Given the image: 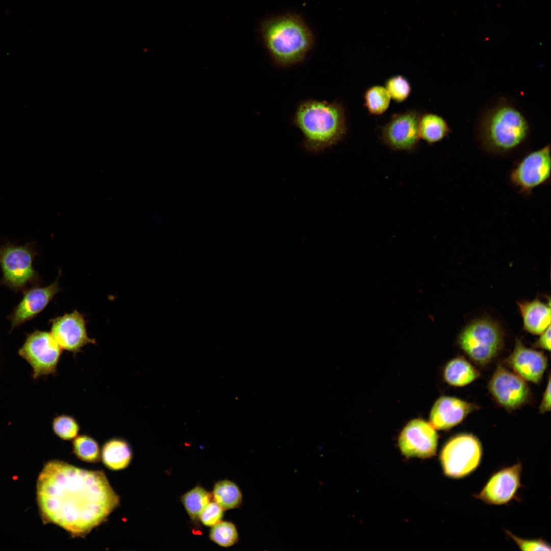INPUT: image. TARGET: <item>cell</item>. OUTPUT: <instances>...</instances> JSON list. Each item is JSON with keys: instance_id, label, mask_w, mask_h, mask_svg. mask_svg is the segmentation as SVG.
I'll list each match as a JSON object with an SVG mask.
<instances>
[{"instance_id": "obj_1", "label": "cell", "mask_w": 551, "mask_h": 551, "mask_svg": "<svg viewBox=\"0 0 551 551\" xmlns=\"http://www.w3.org/2000/svg\"><path fill=\"white\" fill-rule=\"evenodd\" d=\"M36 496L42 522L61 527L72 538H84L106 522L120 504L103 470L57 460L44 465L37 480Z\"/></svg>"}, {"instance_id": "obj_2", "label": "cell", "mask_w": 551, "mask_h": 551, "mask_svg": "<svg viewBox=\"0 0 551 551\" xmlns=\"http://www.w3.org/2000/svg\"><path fill=\"white\" fill-rule=\"evenodd\" d=\"M473 131L475 140L483 151L506 157L527 144L531 127L518 104L502 95L492 98L480 111Z\"/></svg>"}, {"instance_id": "obj_3", "label": "cell", "mask_w": 551, "mask_h": 551, "mask_svg": "<svg viewBox=\"0 0 551 551\" xmlns=\"http://www.w3.org/2000/svg\"><path fill=\"white\" fill-rule=\"evenodd\" d=\"M293 119L303 135L305 148L313 154L337 144L347 130L344 108L336 102L304 101L297 107Z\"/></svg>"}, {"instance_id": "obj_4", "label": "cell", "mask_w": 551, "mask_h": 551, "mask_svg": "<svg viewBox=\"0 0 551 551\" xmlns=\"http://www.w3.org/2000/svg\"><path fill=\"white\" fill-rule=\"evenodd\" d=\"M261 35L276 64L288 67L302 62L313 47V34L298 16L285 14L264 21Z\"/></svg>"}, {"instance_id": "obj_5", "label": "cell", "mask_w": 551, "mask_h": 551, "mask_svg": "<svg viewBox=\"0 0 551 551\" xmlns=\"http://www.w3.org/2000/svg\"><path fill=\"white\" fill-rule=\"evenodd\" d=\"M458 343L464 353L474 362L486 365L497 354L502 347L503 335L498 325L487 318L476 319L461 331Z\"/></svg>"}, {"instance_id": "obj_6", "label": "cell", "mask_w": 551, "mask_h": 551, "mask_svg": "<svg viewBox=\"0 0 551 551\" xmlns=\"http://www.w3.org/2000/svg\"><path fill=\"white\" fill-rule=\"evenodd\" d=\"M482 447L479 440L471 434H460L452 437L444 445L440 461L445 475L453 479L464 478L479 465Z\"/></svg>"}, {"instance_id": "obj_7", "label": "cell", "mask_w": 551, "mask_h": 551, "mask_svg": "<svg viewBox=\"0 0 551 551\" xmlns=\"http://www.w3.org/2000/svg\"><path fill=\"white\" fill-rule=\"evenodd\" d=\"M551 177L550 144L524 155L511 170L509 180L519 193L530 195L533 190L546 184Z\"/></svg>"}, {"instance_id": "obj_8", "label": "cell", "mask_w": 551, "mask_h": 551, "mask_svg": "<svg viewBox=\"0 0 551 551\" xmlns=\"http://www.w3.org/2000/svg\"><path fill=\"white\" fill-rule=\"evenodd\" d=\"M62 350L51 333L35 331L27 336L18 354L31 366L35 380L56 374Z\"/></svg>"}, {"instance_id": "obj_9", "label": "cell", "mask_w": 551, "mask_h": 551, "mask_svg": "<svg viewBox=\"0 0 551 551\" xmlns=\"http://www.w3.org/2000/svg\"><path fill=\"white\" fill-rule=\"evenodd\" d=\"M35 255L33 243L17 245L7 242L1 245L0 265L4 283L21 289L35 281L37 278L33 266Z\"/></svg>"}, {"instance_id": "obj_10", "label": "cell", "mask_w": 551, "mask_h": 551, "mask_svg": "<svg viewBox=\"0 0 551 551\" xmlns=\"http://www.w3.org/2000/svg\"><path fill=\"white\" fill-rule=\"evenodd\" d=\"M421 113L416 109L394 113L382 128L381 139L391 149L412 152L418 147Z\"/></svg>"}, {"instance_id": "obj_11", "label": "cell", "mask_w": 551, "mask_h": 551, "mask_svg": "<svg viewBox=\"0 0 551 551\" xmlns=\"http://www.w3.org/2000/svg\"><path fill=\"white\" fill-rule=\"evenodd\" d=\"M438 438L435 429L430 423L417 418L405 426L399 435L398 444L406 457L427 458L435 454Z\"/></svg>"}, {"instance_id": "obj_12", "label": "cell", "mask_w": 551, "mask_h": 551, "mask_svg": "<svg viewBox=\"0 0 551 551\" xmlns=\"http://www.w3.org/2000/svg\"><path fill=\"white\" fill-rule=\"evenodd\" d=\"M522 464L519 462L500 469L490 477L482 490L474 495L475 497L489 505L509 503L515 498L522 486Z\"/></svg>"}, {"instance_id": "obj_13", "label": "cell", "mask_w": 551, "mask_h": 551, "mask_svg": "<svg viewBox=\"0 0 551 551\" xmlns=\"http://www.w3.org/2000/svg\"><path fill=\"white\" fill-rule=\"evenodd\" d=\"M489 389L496 402L510 410L526 403L530 394L525 380L501 366H497L491 378Z\"/></svg>"}, {"instance_id": "obj_14", "label": "cell", "mask_w": 551, "mask_h": 551, "mask_svg": "<svg viewBox=\"0 0 551 551\" xmlns=\"http://www.w3.org/2000/svg\"><path fill=\"white\" fill-rule=\"evenodd\" d=\"M51 334L63 350L76 355L89 344H96L89 337L83 315L74 310L52 319Z\"/></svg>"}, {"instance_id": "obj_15", "label": "cell", "mask_w": 551, "mask_h": 551, "mask_svg": "<svg viewBox=\"0 0 551 551\" xmlns=\"http://www.w3.org/2000/svg\"><path fill=\"white\" fill-rule=\"evenodd\" d=\"M508 363L524 380L537 384L541 380L547 367V360L542 353L526 347L517 339Z\"/></svg>"}, {"instance_id": "obj_16", "label": "cell", "mask_w": 551, "mask_h": 551, "mask_svg": "<svg viewBox=\"0 0 551 551\" xmlns=\"http://www.w3.org/2000/svg\"><path fill=\"white\" fill-rule=\"evenodd\" d=\"M476 407L459 398L443 396L434 403L430 414V423L435 429L446 430L461 422Z\"/></svg>"}, {"instance_id": "obj_17", "label": "cell", "mask_w": 551, "mask_h": 551, "mask_svg": "<svg viewBox=\"0 0 551 551\" xmlns=\"http://www.w3.org/2000/svg\"><path fill=\"white\" fill-rule=\"evenodd\" d=\"M58 279L47 286L35 287L25 293L9 316L12 329L32 319L47 306L60 291Z\"/></svg>"}, {"instance_id": "obj_18", "label": "cell", "mask_w": 551, "mask_h": 551, "mask_svg": "<svg viewBox=\"0 0 551 551\" xmlns=\"http://www.w3.org/2000/svg\"><path fill=\"white\" fill-rule=\"evenodd\" d=\"M522 317L523 329L533 335H540L550 325V301L538 298L517 303Z\"/></svg>"}, {"instance_id": "obj_19", "label": "cell", "mask_w": 551, "mask_h": 551, "mask_svg": "<svg viewBox=\"0 0 551 551\" xmlns=\"http://www.w3.org/2000/svg\"><path fill=\"white\" fill-rule=\"evenodd\" d=\"M133 452L129 443L124 439L114 437L103 444L101 457L105 465L109 469L119 470L130 464Z\"/></svg>"}, {"instance_id": "obj_20", "label": "cell", "mask_w": 551, "mask_h": 551, "mask_svg": "<svg viewBox=\"0 0 551 551\" xmlns=\"http://www.w3.org/2000/svg\"><path fill=\"white\" fill-rule=\"evenodd\" d=\"M418 130L420 139L429 144L442 141L452 132L446 120L441 116L433 113H421Z\"/></svg>"}, {"instance_id": "obj_21", "label": "cell", "mask_w": 551, "mask_h": 551, "mask_svg": "<svg viewBox=\"0 0 551 551\" xmlns=\"http://www.w3.org/2000/svg\"><path fill=\"white\" fill-rule=\"evenodd\" d=\"M480 377V373L468 361L459 357L450 360L443 370V378L450 385L462 387L467 385Z\"/></svg>"}, {"instance_id": "obj_22", "label": "cell", "mask_w": 551, "mask_h": 551, "mask_svg": "<svg viewBox=\"0 0 551 551\" xmlns=\"http://www.w3.org/2000/svg\"><path fill=\"white\" fill-rule=\"evenodd\" d=\"M211 494L213 500L224 510L238 508L242 502V494L239 487L229 480L216 482Z\"/></svg>"}, {"instance_id": "obj_23", "label": "cell", "mask_w": 551, "mask_h": 551, "mask_svg": "<svg viewBox=\"0 0 551 551\" xmlns=\"http://www.w3.org/2000/svg\"><path fill=\"white\" fill-rule=\"evenodd\" d=\"M212 494L201 486H196L181 497L187 513L192 521L197 522L199 514L211 501Z\"/></svg>"}, {"instance_id": "obj_24", "label": "cell", "mask_w": 551, "mask_h": 551, "mask_svg": "<svg viewBox=\"0 0 551 551\" xmlns=\"http://www.w3.org/2000/svg\"><path fill=\"white\" fill-rule=\"evenodd\" d=\"M364 106L371 115H383L388 109L391 97L385 86L373 85L368 87L363 95Z\"/></svg>"}, {"instance_id": "obj_25", "label": "cell", "mask_w": 551, "mask_h": 551, "mask_svg": "<svg viewBox=\"0 0 551 551\" xmlns=\"http://www.w3.org/2000/svg\"><path fill=\"white\" fill-rule=\"evenodd\" d=\"M72 450L81 460L88 463L100 461L101 452L97 441L91 436L84 434L78 435L72 440Z\"/></svg>"}, {"instance_id": "obj_26", "label": "cell", "mask_w": 551, "mask_h": 551, "mask_svg": "<svg viewBox=\"0 0 551 551\" xmlns=\"http://www.w3.org/2000/svg\"><path fill=\"white\" fill-rule=\"evenodd\" d=\"M209 536L212 542L222 547H231L239 540L236 525L228 521L221 520L211 527Z\"/></svg>"}, {"instance_id": "obj_27", "label": "cell", "mask_w": 551, "mask_h": 551, "mask_svg": "<svg viewBox=\"0 0 551 551\" xmlns=\"http://www.w3.org/2000/svg\"><path fill=\"white\" fill-rule=\"evenodd\" d=\"M54 434L61 439L72 440L80 430V425L77 419L68 414H61L55 417L52 423Z\"/></svg>"}, {"instance_id": "obj_28", "label": "cell", "mask_w": 551, "mask_h": 551, "mask_svg": "<svg viewBox=\"0 0 551 551\" xmlns=\"http://www.w3.org/2000/svg\"><path fill=\"white\" fill-rule=\"evenodd\" d=\"M385 87L391 98L397 103L406 101L412 91L410 82L405 77L400 74L388 78L385 82Z\"/></svg>"}, {"instance_id": "obj_29", "label": "cell", "mask_w": 551, "mask_h": 551, "mask_svg": "<svg viewBox=\"0 0 551 551\" xmlns=\"http://www.w3.org/2000/svg\"><path fill=\"white\" fill-rule=\"evenodd\" d=\"M223 509L215 502L211 501L199 514L198 520L205 526L212 527L222 520Z\"/></svg>"}, {"instance_id": "obj_30", "label": "cell", "mask_w": 551, "mask_h": 551, "mask_svg": "<svg viewBox=\"0 0 551 551\" xmlns=\"http://www.w3.org/2000/svg\"><path fill=\"white\" fill-rule=\"evenodd\" d=\"M507 534L515 542L522 550H550V546L541 538L537 539H525L517 537L509 531H506Z\"/></svg>"}, {"instance_id": "obj_31", "label": "cell", "mask_w": 551, "mask_h": 551, "mask_svg": "<svg viewBox=\"0 0 551 551\" xmlns=\"http://www.w3.org/2000/svg\"><path fill=\"white\" fill-rule=\"evenodd\" d=\"M550 325L540 334L539 339L533 345L534 347L540 348L548 351L550 350Z\"/></svg>"}, {"instance_id": "obj_32", "label": "cell", "mask_w": 551, "mask_h": 551, "mask_svg": "<svg viewBox=\"0 0 551 551\" xmlns=\"http://www.w3.org/2000/svg\"><path fill=\"white\" fill-rule=\"evenodd\" d=\"M550 410V378L549 376L548 383L544 392L543 398L539 407V411L541 413L549 411Z\"/></svg>"}]
</instances>
